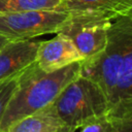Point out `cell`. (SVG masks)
<instances>
[{"label":"cell","instance_id":"6da1fadb","mask_svg":"<svg viewBox=\"0 0 132 132\" xmlns=\"http://www.w3.org/2000/svg\"><path fill=\"white\" fill-rule=\"evenodd\" d=\"M80 75L101 88L112 122L132 113V12L111 20L103 52L80 62Z\"/></svg>","mask_w":132,"mask_h":132},{"label":"cell","instance_id":"7a4b0ae2","mask_svg":"<svg viewBox=\"0 0 132 132\" xmlns=\"http://www.w3.org/2000/svg\"><path fill=\"white\" fill-rule=\"evenodd\" d=\"M79 74L80 62L53 72L43 71L36 62L31 64L19 75L18 87L0 123V131H7L12 123L52 104L62 90Z\"/></svg>","mask_w":132,"mask_h":132},{"label":"cell","instance_id":"3957f363","mask_svg":"<svg viewBox=\"0 0 132 132\" xmlns=\"http://www.w3.org/2000/svg\"><path fill=\"white\" fill-rule=\"evenodd\" d=\"M53 105L64 125L73 131L93 119L108 116L109 111L101 88L80 74L62 90Z\"/></svg>","mask_w":132,"mask_h":132},{"label":"cell","instance_id":"277c9868","mask_svg":"<svg viewBox=\"0 0 132 132\" xmlns=\"http://www.w3.org/2000/svg\"><path fill=\"white\" fill-rule=\"evenodd\" d=\"M68 16V11L59 10L0 13V36L8 41H19L58 33Z\"/></svg>","mask_w":132,"mask_h":132},{"label":"cell","instance_id":"5b68a950","mask_svg":"<svg viewBox=\"0 0 132 132\" xmlns=\"http://www.w3.org/2000/svg\"><path fill=\"white\" fill-rule=\"evenodd\" d=\"M111 20L94 13H69L60 28L61 33L71 39L84 60H90L101 54L107 42V33Z\"/></svg>","mask_w":132,"mask_h":132},{"label":"cell","instance_id":"8992f818","mask_svg":"<svg viewBox=\"0 0 132 132\" xmlns=\"http://www.w3.org/2000/svg\"><path fill=\"white\" fill-rule=\"evenodd\" d=\"M56 34L52 39L41 40L37 48L35 62L45 72H53L84 60L71 39L61 33Z\"/></svg>","mask_w":132,"mask_h":132},{"label":"cell","instance_id":"52a82bcc","mask_svg":"<svg viewBox=\"0 0 132 132\" xmlns=\"http://www.w3.org/2000/svg\"><path fill=\"white\" fill-rule=\"evenodd\" d=\"M41 40L8 41L0 48V80L15 76L35 62Z\"/></svg>","mask_w":132,"mask_h":132},{"label":"cell","instance_id":"ba28073f","mask_svg":"<svg viewBox=\"0 0 132 132\" xmlns=\"http://www.w3.org/2000/svg\"><path fill=\"white\" fill-rule=\"evenodd\" d=\"M69 13H94L109 20L132 12V0H64Z\"/></svg>","mask_w":132,"mask_h":132},{"label":"cell","instance_id":"9c48e42d","mask_svg":"<svg viewBox=\"0 0 132 132\" xmlns=\"http://www.w3.org/2000/svg\"><path fill=\"white\" fill-rule=\"evenodd\" d=\"M65 127L53 103L12 123L8 132H60Z\"/></svg>","mask_w":132,"mask_h":132},{"label":"cell","instance_id":"30bf717a","mask_svg":"<svg viewBox=\"0 0 132 132\" xmlns=\"http://www.w3.org/2000/svg\"><path fill=\"white\" fill-rule=\"evenodd\" d=\"M35 10H65L64 0H0V13Z\"/></svg>","mask_w":132,"mask_h":132},{"label":"cell","instance_id":"8fae6325","mask_svg":"<svg viewBox=\"0 0 132 132\" xmlns=\"http://www.w3.org/2000/svg\"><path fill=\"white\" fill-rule=\"evenodd\" d=\"M19 75L0 80V123L5 112V109L18 87Z\"/></svg>","mask_w":132,"mask_h":132},{"label":"cell","instance_id":"7c38bea8","mask_svg":"<svg viewBox=\"0 0 132 132\" xmlns=\"http://www.w3.org/2000/svg\"><path fill=\"white\" fill-rule=\"evenodd\" d=\"M111 125L112 121L108 116H102L85 123L77 130L78 132H110Z\"/></svg>","mask_w":132,"mask_h":132},{"label":"cell","instance_id":"4fadbf2b","mask_svg":"<svg viewBox=\"0 0 132 132\" xmlns=\"http://www.w3.org/2000/svg\"><path fill=\"white\" fill-rule=\"evenodd\" d=\"M110 132H132V113L124 119L113 121Z\"/></svg>","mask_w":132,"mask_h":132},{"label":"cell","instance_id":"5bb4252c","mask_svg":"<svg viewBox=\"0 0 132 132\" xmlns=\"http://www.w3.org/2000/svg\"><path fill=\"white\" fill-rule=\"evenodd\" d=\"M7 42H8V40H7L6 38H4V37L0 36V48H1L3 45H5Z\"/></svg>","mask_w":132,"mask_h":132},{"label":"cell","instance_id":"9a60e30c","mask_svg":"<svg viewBox=\"0 0 132 132\" xmlns=\"http://www.w3.org/2000/svg\"><path fill=\"white\" fill-rule=\"evenodd\" d=\"M60 132H74V131H73L72 129H70L69 127L65 126V127H64V128H63V129H62V130H61Z\"/></svg>","mask_w":132,"mask_h":132},{"label":"cell","instance_id":"2e32d148","mask_svg":"<svg viewBox=\"0 0 132 132\" xmlns=\"http://www.w3.org/2000/svg\"><path fill=\"white\" fill-rule=\"evenodd\" d=\"M0 132H8V131H0Z\"/></svg>","mask_w":132,"mask_h":132}]
</instances>
